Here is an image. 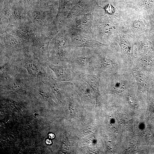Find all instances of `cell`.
I'll list each match as a JSON object with an SVG mask.
<instances>
[{
	"mask_svg": "<svg viewBox=\"0 0 154 154\" xmlns=\"http://www.w3.org/2000/svg\"><path fill=\"white\" fill-rule=\"evenodd\" d=\"M57 13V12L50 9H32L28 11L30 21L44 30L49 28Z\"/></svg>",
	"mask_w": 154,
	"mask_h": 154,
	"instance_id": "cell-6",
	"label": "cell"
},
{
	"mask_svg": "<svg viewBox=\"0 0 154 154\" xmlns=\"http://www.w3.org/2000/svg\"><path fill=\"white\" fill-rule=\"evenodd\" d=\"M71 37L68 30L64 27L61 29L50 41L51 60L55 65L69 64V57L72 48Z\"/></svg>",
	"mask_w": 154,
	"mask_h": 154,
	"instance_id": "cell-2",
	"label": "cell"
},
{
	"mask_svg": "<svg viewBox=\"0 0 154 154\" xmlns=\"http://www.w3.org/2000/svg\"><path fill=\"white\" fill-rule=\"evenodd\" d=\"M46 143L48 145H50L52 143L51 141L49 139H47L46 141Z\"/></svg>",
	"mask_w": 154,
	"mask_h": 154,
	"instance_id": "cell-17",
	"label": "cell"
},
{
	"mask_svg": "<svg viewBox=\"0 0 154 154\" xmlns=\"http://www.w3.org/2000/svg\"><path fill=\"white\" fill-rule=\"evenodd\" d=\"M69 62L76 72L98 74V58L94 48L85 47L72 48Z\"/></svg>",
	"mask_w": 154,
	"mask_h": 154,
	"instance_id": "cell-1",
	"label": "cell"
},
{
	"mask_svg": "<svg viewBox=\"0 0 154 154\" xmlns=\"http://www.w3.org/2000/svg\"><path fill=\"white\" fill-rule=\"evenodd\" d=\"M130 71L136 80L138 91L143 93L146 92L149 84L144 71L135 65L130 68Z\"/></svg>",
	"mask_w": 154,
	"mask_h": 154,
	"instance_id": "cell-9",
	"label": "cell"
},
{
	"mask_svg": "<svg viewBox=\"0 0 154 154\" xmlns=\"http://www.w3.org/2000/svg\"><path fill=\"white\" fill-rule=\"evenodd\" d=\"M106 46L94 48L98 58V74L100 76L118 72L121 68L118 60Z\"/></svg>",
	"mask_w": 154,
	"mask_h": 154,
	"instance_id": "cell-3",
	"label": "cell"
},
{
	"mask_svg": "<svg viewBox=\"0 0 154 154\" xmlns=\"http://www.w3.org/2000/svg\"><path fill=\"white\" fill-rule=\"evenodd\" d=\"M94 13V11L76 17L68 21L63 28H66L71 36L79 35L92 38Z\"/></svg>",
	"mask_w": 154,
	"mask_h": 154,
	"instance_id": "cell-4",
	"label": "cell"
},
{
	"mask_svg": "<svg viewBox=\"0 0 154 154\" xmlns=\"http://www.w3.org/2000/svg\"><path fill=\"white\" fill-rule=\"evenodd\" d=\"M150 48V45L149 43L147 41H145L141 42L139 44V50L141 54L142 53L143 55L148 52Z\"/></svg>",
	"mask_w": 154,
	"mask_h": 154,
	"instance_id": "cell-12",
	"label": "cell"
},
{
	"mask_svg": "<svg viewBox=\"0 0 154 154\" xmlns=\"http://www.w3.org/2000/svg\"><path fill=\"white\" fill-rule=\"evenodd\" d=\"M48 136L49 138L53 139L55 135L54 134L51 133L49 134Z\"/></svg>",
	"mask_w": 154,
	"mask_h": 154,
	"instance_id": "cell-16",
	"label": "cell"
},
{
	"mask_svg": "<svg viewBox=\"0 0 154 154\" xmlns=\"http://www.w3.org/2000/svg\"><path fill=\"white\" fill-rule=\"evenodd\" d=\"M134 65L144 71L154 66V60L149 56L142 55L135 59Z\"/></svg>",
	"mask_w": 154,
	"mask_h": 154,
	"instance_id": "cell-10",
	"label": "cell"
},
{
	"mask_svg": "<svg viewBox=\"0 0 154 154\" xmlns=\"http://www.w3.org/2000/svg\"><path fill=\"white\" fill-rule=\"evenodd\" d=\"M144 26V22L140 19L135 20L133 23V27L137 30H141L143 28Z\"/></svg>",
	"mask_w": 154,
	"mask_h": 154,
	"instance_id": "cell-13",
	"label": "cell"
},
{
	"mask_svg": "<svg viewBox=\"0 0 154 154\" xmlns=\"http://www.w3.org/2000/svg\"><path fill=\"white\" fill-rule=\"evenodd\" d=\"M106 12L109 14H112L115 12V8L110 3L106 6L105 8Z\"/></svg>",
	"mask_w": 154,
	"mask_h": 154,
	"instance_id": "cell-15",
	"label": "cell"
},
{
	"mask_svg": "<svg viewBox=\"0 0 154 154\" xmlns=\"http://www.w3.org/2000/svg\"><path fill=\"white\" fill-rule=\"evenodd\" d=\"M129 77L127 74L118 72L101 76L100 86L108 93L121 94L132 84Z\"/></svg>",
	"mask_w": 154,
	"mask_h": 154,
	"instance_id": "cell-5",
	"label": "cell"
},
{
	"mask_svg": "<svg viewBox=\"0 0 154 154\" xmlns=\"http://www.w3.org/2000/svg\"><path fill=\"white\" fill-rule=\"evenodd\" d=\"M27 69L30 74L39 78H43L47 76L42 68L37 63L33 62L27 64Z\"/></svg>",
	"mask_w": 154,
	"mask_h": 154,
	"instance_id": "cell-11",
	"label": "cell"
},
{
	"mask_svg": "<svg viewBox=\"0 0 154 154\" xmlns=\"http://www.w3.org/2000/svg\"><path fill=\"white\" fill-rule=\"evenodd\" d=\"M48 66L54 72L56 80L59 81L72 82L78 75L69 64L58 65L49 63Z\"/></svg>",
	"mask_w": 154,
	"mask_h": 154,
	"instance_id": "cell-7",
	"label": "cell"
},
{
	"mask_svg": "<svg viewBox=\"0 0 154 154\" xmlns=\"http://www.w3.org/2000/svg\"><path fill=\"white\" fill-rule=\"evenodd\" d=\"M131 1H139V0H130Z\"/></svg>",
	"mask_w": 154,
	"mask_h": 154,
	"instance_id": "cell-18",
	"label": "cell"
},
{
	"mask_svg": "<svg viewBox=\"0 0 154 154\" xmlns=\"http://www.w3.org/2000/svg\"><path fill=\"white\" fill-rule=\"evenodd\" d=\"M71 36L72 48L81 47L94 48L97 47L110 46L92 38L79 35Z\"/></svg>",
	"mask_w": 154,
	"mask_h": 154,
	"instance_id": "cell-8",
	"label": "cell"
},
{
	"mask_svg": "<svg viewBox=\"0 0 154 154\" xmlns=\"http://www.w3.org/2000/svg\"><path fill=\"white\" fill-rule=\"evenodd\" d=\"M144 4L146 9H151L154 5V0H144Z\"/></svg>",
	"mask_w": 154,
	"mask_h": 154,
	"instance_id": "cell-14",
	"label": "cell"
}]
</instances>
